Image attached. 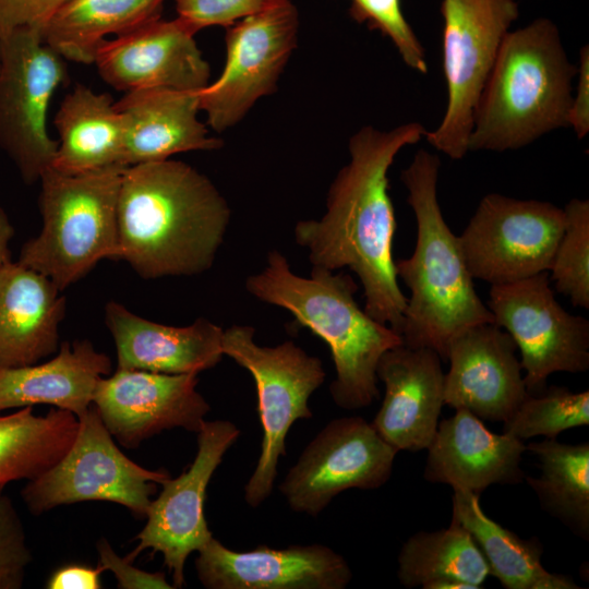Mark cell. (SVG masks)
<instances>
[{"instance_id": "6da1fadb", "label": "cell", "mask_w": 589, "mask_h": 589, "mask_svg": "<svg viewBox=\"0 0 589 589\" xmlns=\"http://www.w3.org/2000/svg\"><path fill=\"white\" fill-rule=\"evenodd\" d=\"M425 134L419 122L388 131L361 128L349 140L350 160L329 187L323 217L294 226L296 242L308 251L312 267L351 269L364 290V311L398 334L407 298L393 259L396 219L387 173L397 154Z\"/></svg>"}, {"instance_id": "7a4b0ae2", "label": "cell", "mask_w": 589, "mask_h": 589, "mask_svg": "<svg viewBox=\"0 0 589 589\" xmlns=\"http://www.w3.org/2000/svg\"><path fill=\"white\" fill-rule=\"evenodd\" d=\"M229 221L226 199L183 161L139 164L122 173L119 260L142 278L194 276L209 269Z\"/></svg>"}, {"instance_id": "3957f363", "label": "cell", "mask_w": 589, "mask_h": 589, "mask_svg": "<svg viewBox=\"0 0 589 589\" xmlns=\"http://www.w3.org/2000/svg\"><path fill=\"white\" fill-rule=\"evenodd\" d=\"M440 166L437 155L421 148L401 171L417 221V240L412 255L394 264L411 293L399 333L404 345L432 349L447 360L449 344L460 332L494 323V318L474 289L458 237L442 215Z\"/></svg>"}, {"instance_id": "277c9868", "label": "cell", "mask_w": 589, "mask_h": 589, "mask_svg": "<svg viewBox=\"0 0 589 589\" xmlns=\"http://www.w3.org/2000/svg\"><path fill=\"white\" fill-rule=\"evenodd\" d=\"M256 299L289 311L329 347L336 377L329 385L334 402L354 410L380 396L376 366L384 352L402 345L401 336L373 320L358 305L357 284L346 273L312 267L309 277L294 274L279 251L245 280Z\"/></svg>"}, {"instance_id": "5b68a950", "label": "cell", "mask_w": 589, "mask_h": 589, "mask_svg": "<svg viewBox=\"0 0 589 589\" xmlns=\"http://www.w3.org/2000/svg\"><path fill=\"white\" fill-rule=\"evenodd\" d=\"M576 75L551 19L509 31L481 94L469 152L518 149L567 127Z\"/></svg>"}, {"instance_id": "8992f818", "label": "cell", "mask_w": 589, "mask_h": 589, "mask_svg": "<svg viewBox=\"0 0 589 589\" xmlns=\"http://www.w3.org/2000/svg\"><path fill=\"white\" fill-rule=\"evenodd\" d=\"M125 168L76 175L48 168L39 179L43 228L22 247L17 262L62 291L99 261L119 260L118 199Z\"/></svg>"}, {"instance_id": "52a82bcc", "label": "cell", "mask_w": 589, "mask_h": 589, "mask_svg": "<svg viewBox=\"0 0 589 589\" xmlns=\"http://www.w3.org/2000/svg\"><path fill=\"white\" fill-rule=\"evenodd\" d=\"M255 329L232 325L224 329L223 353L253 376L257 411L263 429L256 467L244 485V500L260 506L273 492L279 458L286 455V437L299 419H310V396L324 383L322 361L293 341L274 347L260 346Z\"/></svg>"}, {"instance_id": "ba28073f", "label": "cell", "mask_w": 589, "mask_h": 589, "mask_svg": "<svg viewBox=\"0 0 589 589\" xmlns=\"http://www.w3.org/2000/svg\"><path fill=\"white\" fill-rule=\"evenodd\" d=\"M447 104L425 139L452 159L469 152L476 110L500 46L519 16L516 0H442Z\"/></svg>"}, {"instance_id": "9c48e42d", "label": "cell", "mask_w": 589, "mask_h": 589, "mask_svg": "<svg viewBox=\"0 0 589 589\" xmlns=\"http://www.w3.org/2000/svg\"><path fill=\"white\" fill-rule=\"evenodd\" d=\"M77 419V432L68 452L23 488L21 496L27 509L40 515L61 505L106 501L145 518L157 484L169 479V473L143 468L127 457L93 404Z\"/></svg>"}, {"instance_id": "30bf717a", "label": "cell", "mask_w": 589, "mask_h": 589, "mask_svg": "<svg viewBox=\"0 0 589 589\" xmlns=\"http://www.w3.org/2000/svg\"><path fill=\"white\" fill-rule=\"evenodd\" d=\"M64 59L22 27L0 39V148L27 184L51 167L58 141L47 129L51 99L68 81Z\"/></svg>"}, {"instance_id": "8fae6325", "label": "cell", "mask_w": 589, "mask_h": 589, "mask_svg": "<svg viewBox=\"0 0 589 589\" xmlns=\"http://www.w3.org/2000/svg\"><path fill=\"white\" fill-rule=\"evenodd\" d=\"M299 15L291 0H266L254 13L227 27L220 75L199 91L208 125L223 132L275 91L297 45Z\"/></svg>"}, {"instance_id": "7c38bea8", "label": "cell", "mask_w": 589, "mask_h": 589, "mask_svg": "<svg viewBox=\"0 0 589 589\" xmlns=\"http://www.w3.org/2000/svg\"><path fill=\"white\" fill-rule=\"evenodd\" d=\"M564 226L550 202L491 193L458 239L472 278L501 285L549 272Z\"/></svg>"}, {"instance_id": "4fadbf2b", "label": "cell", "mask_w": 589, "mask_h": 589, "mask_svg": "<svg viewBox=\"0 0 589 589\" xmlns=\"http://www.w3.org/2000/svg\"><path fill=\"white\" fill-rule=\"evenodd\" d=\"M489 294L494 324L505 328L520 350L529 394L544 390L554 372L588 370L589 322L569 314L556 301L549 272L491 285Z\"/></svg>"}, {"instance_id": "5bb4252c", "label": "cell", "mask_w": 589, "mask_h": 589, "mask_svg": "<svg viewBox=\"0 0 589 589\" xmlns=\"http://www.w3.org/2000/svg\"><path fill=\"white\" fill-rule=\"evenodd\" d=\"M397 453L362 417L337 418L305 446L279 491L292 510L315 517L346 490L385 484Z\"/></svg>"}, {"instance_id": "9a60e30c", "label": "cell", "mask_w": 589, "mask_h": 589, "mask_svg": "<svg viewBox=\"0 0 589 589\" xmlns=\"http://www.w3.org/2000/svg\"><path fill=\"white\" fill-rule=\"evenodd\" d=\"M197 433V452L191 466L177 478L167 479L152 501L146 524L135 537L137 545L127 556L131 562L146 550L160 553L175 588L183 587L189 555L212 538L204 514L208 483L240 431L230 421H204Z\"/></svg>"}, {"instance_id": "2e32d148", "label": "cell", "mask_w": 589, "mask_h": 589, "mask_svg": "<svg viewBox=\"0 0 589 589\" xmlns=\"http://www.w3.org/2000/svg\"><path fill=\"white\" fill-rule=\"evenodd\" d=\"M197 383L196 373L117 369L98 381L92 404L112 437L135 448L165 430H200L211 407Z\"/></svg>"}, {"instance_id": "e0dca14e", "label": "cell", "mask_w": 589, "mask_h": 589, "mask_svg": "<svg viewBox=\"0 0 589 589\" xmlns=\"http://www.w3.org/2000/svg\"><path fill=\"white\" fill-rule=\"evenodd\" d=\"M181 19H154L106 39L96 53L99 76L124 93L142 88L199 92L209 83L211 69Z\"/></svg>"}, {"instance_id": "ac0fdd59", "label": "cell", "mask_w": 589, "mask_h": 589, "mask_svg": "<svg viewBox=\"0 0 589 589\" xmlns=\"http://www.w3.org/2000/svg\"><path fill=\"white\" fill-rule=\"evenodd\" d=\"M195 570L207 589H344L347 561L323 544L235 551L214 537L197 551Z\"/></svg>"}, {"instance_id": "d6986e66", "label": "cell", "mask_w": 589, "mask_h": 589, "mask_svg": "<svg viewBox=\"0 0 589 589\" xmlns=\"http://www.w3.org/2000/svg\"><path fill=\"white\" fill-rule=\"evenodd\" d=\"M512 336L494 323L470 326L449 344L444 405L506 421L529 395Z\"/></svg>"}, {"instance_id": "ffe728a7", "label": "cell", "mask_w": 589, "mask_h": 589, "mask_svg": "<svg viewBox=\"0 0 589 589\" xmlns=\"http://www.w3.org/2000/svg\"><path fill=\"white\" fill-rule=\"evenodd\" d=\"M441 360L432 349L402 344L377 363L385 395L371 424L398 452L426 449L435 435L444 405Z\"/></svg>"}, {"instance_id": "44dd1931", "label": "cell", "mask_w": 589, "mask_h": 589, "mask_svg": "<svg viewBox=\"0 0 589 589\" xmlns=\"http://www.w3.org/2000/svg\"><path fill=\"white\" fill-rule=\"evenodd\" d=\"M426 449L424 478L430 482L480 495L492 484L524 479L520 461L527 448L522 441L493 433L465 409L441 421Z\"/></svg>"}, {"instance_id": "7402d4cb", "label": "cell", "mask_w": 589, "mask_h": 589, "mask_svg": "<svg viewBox=\"0 0 589 589\" xmlns=\"http://www.w3.org/2000/svg\"><path fill=\"white\" fill-rule=\"evenodd\" d=\"M105 318L116 345L117 369L199 374L216 366L224 356V329L204 317L188 326H169L109 301Z\"/></svg>"}, {"instance_id": "603a6c76", "label": "cell", "mask_w": 589, "mask_h": 589, "mask_svg": "<svg viewBox=\"0 0 589 589\" xmlns=\"http://www.w3.org/2000/svg\"><path fill=\"white\" fill-rule=\"evenodd\" d=\"M115 105L123 122L125 167L223 145L197 118L199 92L142 88L124 93Z\"/></svg>"}, {"instance_id": "cb8c5ba5", "label": "cell", "mask_w": 589, "mask_h": 589, "mask_svg": "<svg viewBox=\"0 0 589 589\" xmlns=\"http://www.w3.org/2000/svg\"><path fill=\"white\" fill-rule=\"evenodd\" d=\"M60 291L17 261L0 267V369L35 364L58 350L65 314Z\"/></svg>"}, {"instance_id": "d4e9b609", "label": "cell", "mask_w": 589, "mask_h": 589, "mask_svg": "<svg viewBox=\"0 0 589 589\" xmlns=\"http://www.w3.org/2000/svg\"><path fill=\"white\" fill-rule=\"evenodd\" d=\"M111 368L110 358L91 341L62 342L47 362L0 369V412L45 404L79 418L92 406L98 381Z\"/></svg>"}, {"instance_id": "484cf974", "label": "cell", "mask_w": 589, "mask_h": 589, "mask_svg": "<svg viewBox=\"0 0 589 589\" xmlns=\"http://www.w3.org/2000/svg\"><path fill=\"white\" fill-rule=\"evenodd\" d=\"M53 124L59 141L52 169L76 175L124 166L123 122L110 95L76 84L62 99Z\"/></svg>"}, {"instance_id": "4316f807", "label": "cell", "mask_w": 589, "mask_h": 589, "mask_svg": "<svg viewBox=\"0 0 589 589\" xmlns=\"http://www.w3.org/2000/svg\"><path fill=\"white\" fill-rule=\"evenodd\" d=\"M452 518L471 534L489 566L490 576L507 589H577L569 576L548 572L537 540H522L491 519L479 495L454 489Z\"/></svg>"}, {"instance_id": "83f0119b", "label": "cell", "mask_w": 589, "mask_h": 589, "mask_svg": "<svg viewBox=\"0 0 589 589\" xmlns=\"http://www.w3.org/2000/svg\"><path fill=\"white\" fill-rule=\"evenodd\" d=\"M165 0H69L44 24L45 44L64 60L94 63L107 36H119L160 16Z\"/></svg>"}, {"instance_id": "f1b7e54d", "label": "cell", "mask_w": 589, "mask_h": 589, "mask_svg": "<svg viewBox=\"0 0 589 589\" xmlns=\"http://www.w3.org/2000/svg\"><path fill=\"white\" fill-rule=\"evenodd\" d=\"M397 576L406 588L479 589L490 570L471 534L452 518L447 528L417 532L402 544Z\"/></svg>"}, {"instance_id": "f546056e", "label": "cell", "mask_w": 589, "mask_h": 589, "mask_svg": "<svg viewBox=\"0 0 589 589\" xmlns=\"http://www.w3.org/2000/svg\"><path fill=\"white\" fill-rule=\"evenodd\" d=\"M77 428L74 413L56 407L45 416L35 414L33 406L0 413V488L50 469L72 445Z\"/></svg>"}, {"instance_id": "4dcf8cb0", "label": "cell", "mask_w": 589, "mask_h": 589, "mask_svg": "<svg viewBox=\"0 0 589 589\" xmlns=\"http://www.w3.org/2000/svg\"><path fill=\"white\" fill-rule=\"evenodd\" d=\"M540 464L539 477H527L541 507L574 533L589 536V444H564L555 438L526 446Z\"/></svg>"}, {"instance_id": "1f68e13d", "label": "cell", "mask_w": 589, "mask_h": 589, "mask_svg": "<svg viewBox=\"0 0 589 589\" xmlns=\"http://www.w3.org/2000/svg\"><path fill=\"white\" fill-rule=\"evenodd\" d=\"M589 424V392L573 393L566 387H545L529 394L504 421L503 432L519 440L543 435L555 438L561 432Z\"/></svg>"}, {"instance_id": "d6a6232c", "label": "cell", "mask_w": 589, "mask_h": 589, "mask_svg": "<svg viewBox=\"0 0 589 589\" xmlns=\"http://www.w3.org/2000/svg\"><path fill=\"white\" fill-rule=\"evenodd\" d=\"M563 209L565 226L550 277L573 305L589 309V201L572 199Z\"/></svg>"}, {"instance_id": "836d02e7", "label": "cell", "mask_w": 589, "mask_h": 589, "mask_svg": "<svg viewBox=\"0 0 589 589\" xmlns=\"http://www.w3.org/2000/svg\"><path fill=\"white\" fill-rule=\"evenodd\" d=\"M349 12L357 22L386 36L409 68L428 72L424 49L405 17L401 0H351Z\"/></svg>"}, {"instance_id": "e575fe53", "label": "cell", "mask_w": 589, "mask_h": 589, "mask_svg": "<svg viewBox=\"0 0 589 589\" xmlns=\"http://www.w3.org/2000/svg\"><path fill=\"white\" fill-rule=\"evenodd\" d=\"M32 558L17 510L11 498L0 493V589L22 588Z\"/></svg>"}, {"instance_id": "d590c367", "label": "cell", "mask_w": 589, "mask_h": 589, "mask_svg": "<svg viewBox=\"0 0 589 589\" xmlns=\"http://www.w3.org/2000/svg\"><path fill=\"white\" fill-rule=\"evenodd\" d=\"M177 17L195 33L208 26L229 27L261 9L266 0H173Z\"/></svg>"}, {"instance_id": "8d00e7d4", "label": "cell", "mask_w": 589, "mask_h": 589, "mask_svg": "<svg viewBox=\"0 0 589 589\" xmlns=\"http://www.w3.org/2000/svg\"><path fill=\"white\" fill-rule=\"evenodd\" d=\"M98 553V566L101 569L110 570L118 588L121 589H171L172 584L168 582L164 573H149L133 565L127 557L119 556L109 541L100 538L96 544Z\"/></svg>"}, {"instance_id": "74e56055", "label": "cell", "mask_w": 589, "mask_h": 589, "mask_svg": "<svg viewBox=\"0 0 589 589\" xmlns=\"http://www.w3.org/2000/svg\"><path fill=\"white\" fill-rule=\"evenodd\" d=\"M69 0H0V39L14 29L41 31L51 14Z\"/></svg>"}, {"instance_id": "f35d334b", "label": "cell", "mask_w": 589, "mask_h": 589, "mask_svg": "<svg viewBox=\"0 0 589 589\" xmlns=\"http://www.w3.org/2000/svg\"><path fill=\"white\" fill-rule=\"evenodd\" d=\"M576 94L573 95L567 127H570L578 139L589 131V47H581L577 67Z\"/></svg>"}, {"instance_id": "ab89813d", "label": "cell", "mask_w": 589, "mask_h": 589, "mask_svg": "<svg viewBox=\"0 0 589 589\" xmlns=\"http://www.w3.org/2000/svg\"><path fill=\"white\" fill-rule=\"evenodd\" d=\"M101 567L81 564L64 565L56 569L46 582L48 589H99Z\"/></svg>"}, {"instance_id": "60d3db41", "label": "cell", "mask_w": 589, "mask_h": 589, "mask_svg": "<svg viewBox=\"0 0 589 589\" xmlns=\"http://www.w3.org/2000/svg\"><path fill=\"white\" fill-rule=\"evenodd\" d=\"M14 235L13 226L4 212L0 206V267H2L10 260L9 242Z\"/></svg>"}]
</instances>
